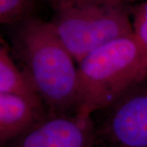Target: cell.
Masks as SVG:
<instances>
[{
	"label": "cell",
	"instance_id": "5",
	"mask_svg": "<svg viewBox=\"0 0 147 147\" xmlns=\"http://www.w3.org/2000/svg\"><path fill=\"white\" fill-rule=\"evenodd\" d=\"M92 118L47 112L41 119L9 142L7 147H97Z\"/></svg>",
	"mask_w": 147,
	"mask_h": 147
},
{
	"label": "cell",
	"instance_id": "4",
	"mask_svg": "<svg viewBox=\"0 0 147 147\" xmlns=\"http://www.w3.org/2000/svg\"><path fill=\"white\" fill-rule=\"evenodd\" d=\"M96 125L98 144L105 147H147V77L108 109Z\"/></svg>",
	"mask_w": 147,
	"mask_h": 147
},
{
	"label": "cell",
	"instance_id": "2",
	"mask_svg": "<svg viewBox=\"0 0 147 147\" xmlns=\"http://www.w3.org/2000/svg\"><path fill=\"white\" fill-rule=\"evenodd\" d=\"M78 64L75 115L92 118L146 78L147 50L132 34L96 48Z\"/></svg>",
	"mask_w": 147,
	"mask_h": 147
},
{
	"label": "cell",
	"instance_id": "9",
	"mask_svg": "<svg viewBox=\"0 0 147 147\" xmlns=\"http://www.w3.org/2000/svg\"><path fill=\"white\" fill-rule=\"evenodd\" d=\"M30 0H0V22H13L21 18Z\"/></svg>",
	"mask_w": 147,
	"mask_h": 147
},
{
	"label": "cell",
	"instance_id": "6",
	"mask_svg": "<svg viewBox=\"0 0 147 147\" xmlns=\"http://www.w3.org/2000/svg\"><path fill=\"white\" fill-rule=\"evenodd\" d=\"M47 112L42 103L21 95L0 92V147L28 130Z\"/></svg>",
	"mask_w": 147,
	"mask_h": 147
},
{
	"label": "cell",
	"instance_id": "3",
	"mask_svg": "<svg viewBox=\"0 0 147 147\" xmlns=\"http://www.w3.org/2000/svg\"><path fill=\"white\" fill-rule=\"evenodd\" d=\"M49 23L77 63L96 48L134 34L130 9L119 1L61 6L55 8V16Z\"/></svg>",
	"mask_w": 147,
	"mask_h": 147
},
{
	"label": "cell",
	"instance_id": "1",
	"mask_svg": "<svg viewBox=\"0 0 147 147\" xmlns=\"http://www.w3.org/2000/svg\"><path fill=\"white\" fill-rule=\"evenodd\" d=\"M16 48L23 70L47 112L75 114L77 68L49 21H26L17 33Z\"/></svg>",
	"mask_w": 147,
	"mask_h": 147
},
{
	"label": "cell",
	"instance_id": "7",
	"mask_svg": "<svg viewBox=\"0 0 147 147\" xmlns=\"http://www.w3.org/2000/svg\"><path fill=\"white\" fill-rule=\"evenodd\" d=\"M0 92L21 95L42 103L23 69L11 56L10 48L0 32Z\"/></svg>",
	"mask_w": 147,
	"mask_h": 147
},
{
	"label": "cell",
	"instance_id": "8",
	"mask_svg": "<svg viewBox=\"0 0 147 147\" xmlns=\"http://www.w3.org/2000/svg\"><path fill=\"white\" fill-rule=\"evenodd\" d=\"M130 9L133 34L147 50V0H142Z\"/></svg>",
	"mask_w": 147,
	"mask_h": 147
},
{
	"label": "cell",
	"instance_id": "10",
	"mask_svg": "<svg viewBox=\"0 0 147 147\" xmlns=\"http://www.w3.org/2000/svg\"><path fill=\"white\" fill-rule=\"evenodd\" d=\"M104 1H119L123 3H134V2H140L142 0H51L53 8H57L59 7L64 5L72 4L75 3H82V2H104Z\"/></svg>",
	"mask_w": 147,
	"mask_h": 147
}]
</instances>
